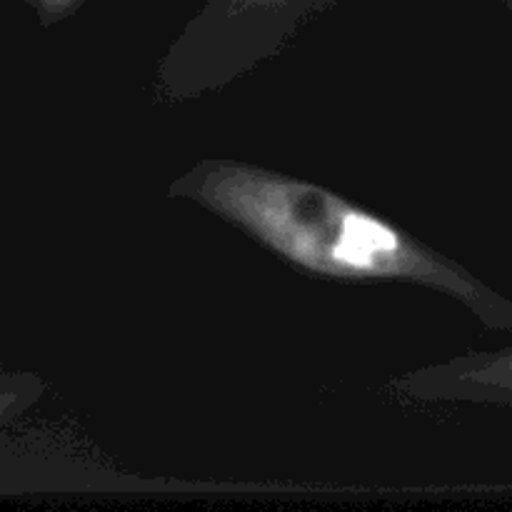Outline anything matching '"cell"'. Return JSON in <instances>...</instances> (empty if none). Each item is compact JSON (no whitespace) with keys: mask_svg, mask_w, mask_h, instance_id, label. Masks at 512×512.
<instances>
[{"mask_svg":"<svg viewBox=\"0 0 512 512\" xmlns=\"http://www.w3.org/2000/svg\"><path fill=\"white\" fill-rule=\"evenodd\" d=\"M18 403V393H3L0 395V420L13 410V405Z\"/></svg>","mask_w":512,"mask_h":512,"instance_id":"4","label":"cell"},{"mask_svg":"<svg viewBox=\"0 0 512 512\" xmlns=\"http://www.w3.org/2000/svg\"><path fill=\"white\" fill-rule=\"evenodd\" d=\"M338 0H205L155 68V95L185 103L228 88L278 58Z\"/></svg>","mask_w":512,"mask_h":512,"instance_id":"2","label":"cell"},{"mask_svg":"<svg viewBox=\"0 0 512 512\" xmlns=\"http://www.w3.org/2000/svg\"><path fill=\"white\" fill-rule=\"evenodd\" d=\"M43 25H55L78 13L88 0H25Z\"/></svg>","mask_w":512,"mask_h":512,"instance_id":"3","label":"cell"},{"mask_svg":"<svg viewBox=\"0 0 512 512\" xmlns=\"http://www.w3.org/2000/svg\"><path fill=\"white\" fill-rule=\"evenodd\" d=\"M168 195L208 210L313 278L418 285L458 298L488 323L510 315L438 250L310 180L243 160L205 158L175 178Z\"/></svg>","mask_w":512,"mask_h":512,"instance_id":"1","label":"cell"}]
</instances>
